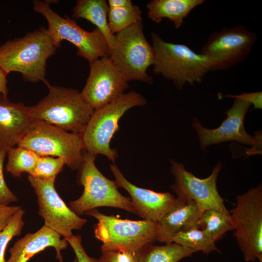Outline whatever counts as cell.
<instances>
[{"label": "cell", "instance_id": "cell-18", "mask_svg": "<svg viewBox=\"0 0 262 262\" xmlns=\"http://www.w3.org/2000/svg\"><path fill=\"white\" fill-rule=\"evenodd\" d=\"M61 236L44 225L35 232L28 233L16 241L9 249L10 256L6 262H27L34 255L49 247L55 249L56 258L59 262H63L61 251L67 247L68 242Z\"/></svg>", "mask_w": 262, "mask_h": 262}, {"label": "cell", "instance_id": "cell-12", "mask_svg": "<svg viewBox=\"0 0 262 262\" xmlns=\"http://www.w3.org/2000/svg\"><path fill=\"white\" fill-rule=\"evenodd\" d=\"M170 163L171 172L175 178L170 188L177 198L184 203L194 201L201 213L207 209H213L231 217L217 188V177L222 167L220 162L213 167L211 174L205 179L196 177L187 171L182 163L174 160H170Z\"/></svg>", "mask_w": 262, "mask_h": 262}, {"label": "cell", "instance_id": "cell-34", "mask_svg": "<svg viewBox=\"0 0 262 262\" xmlns=\"http://www.w3.org/2000/svg\"><path fill=\"white\" fill-rule=\"evenodd\" d=\"M108 5L109 8H125L131 6L132 1L131 0H108Z\"/></svg>", "mask_w": 262, "mask_h": 262}, {"label": "cell", "instance_id": "cell-36", "mask_svg": "<svg viewBox=\"0 0 262 262\" xmlns=\"http://www.w3.org/2000/svg\"><path fill=\"white\" fill-rule=\"evenodd\" d=\"M7 152L5 151L0 150V165H3V162Z\"/></svg>", "mask_w": 262, "mask_h": 262}, {"label": "cell", "instance_id": "cell-10", "mask_svg": "<svg viewBox=\"0 0 262 262\" xmlns=\"http://www.w3.org/2000/svg\"><path fill=\"white\" fill-rule=\"evenodd\" d=\"M17 146L39 156L63 158L73 170L79 169L83 162L84 148L81 134L69 132L42 120L33 119L30 129Z\"/></svg>", "mask_w": 262, "mask_h": 262}, {"label": "cell", "instance_id": "cell-14", "mask_svg": "<svg viewBox=\"0 0 262 262\" xmlns=\"http://www.w3.org/2000/svg\"><path fill=\"white\" fill-rule=\"evenodd\" d=\"M81 92L82 98L94 111L116 99L128 88V81L110 56L95 60Z\"/></svg>", "mask_w": 262, "mask_h": 262}, {"label": "cell", "instance_id": "cell-32", "mask_svg": "<svg viewBox=\"0 0 262 262\" xmlns=\"http://www.w3.org/2000/svg\"><path fill=\"white\" fill-rule=\"evenodd\" d=\"M3 165H0V202L9 205L17 202L18 198L7 186L3 177Z\"/></svg>", "mask_w": 262, "mask_h": 262}, {"label": "cell", "instance_id": "cell-1", "mask_svg": "<svg viewBox=\"0 0 262 262\" xmlns=\"http://www.w3.org/2000/svg\"><path fill=\"white\" fill-rule=\"evenodd\" d=\"M57 49L47 29L41 27L0 45V68L6 75L17 72L26 81H42L47 85V60Z\"/></svg>", "mask_w": 262, "mask_h": 262}, {"label": "cell", "instance_id": "cell-8", "mask_svg": "<svg viewBox=\"0 0 262 262\" xmlns=\"http://www.w3.org/2000/svg\"><path fill=\"white\" fill-rule=\"evenodd\" d=\"M110 57L128 82L152 83L147 71L154 64L155 54L144 35L142 19L116 34Z\"/></svg>", "mask_w": 262, "mask_h": 262}, {"label": "cell", "instance_id": "cell-30", "mask_svg": "<svg viewBox=\"0 0 262 262\" xmlns=\"http://www.w3.org/2000/svg\"><path fill=\"white\" fill-rule=\"evenodd\" d=\"M66 239L75 252L77 262H98V260L90 257L86 253L82 244L81 235L72 234Z\"/></svg>", "mask_w": 262, "mask_h": 262}, {"label": "cell", "instance_id": "cell-15", "mask_svg": "<svg viewBox=\"0 0 262 262\" xmlns=\"http://www.w3.org/2000/svg\"><path fill=\"white\" fill-rule=\"evenodd\" d=\"M234 98L231 107L225 112L227 117L216 129H209L194 118L192 126L197 133L201 148L205 150L209 146L229 141H236L254 146L261 144L262 135L252 136L246 131L244 121L250 103L239 98Z\"/></svg>", "mask_w": 262, "mask_h": 262}, {"label": "cell", "instance_id": "cell-3", "mask_svg": "<svg viewBox=\"0 0 262 262\" xmlns=\"http://www.w3.org/2000/svg\"><path fill=\"white\" fill-rule=\"evenodd\" d=\"M47 85L49 91L48 95L36 105L29 106L32 118L67 131L81 134L94 111L78 90L49 83Z\"/></svg>", "mask_w": 262, "mask_h": 262}, {"label": "cell", "instance_id": "cell-24", "mask_svg": "<svg viewBox=\"0 0 262 262\" xmlns=\"http://www.w3.org/2000/svg\"><path fill=\"white\" fill-rule=\"evenodd\" d=\"M7 154L6 169L14 177H20L24 172L29 173L40 156L32 150L20 146L10 148Z\"/></svg>", "mask_w": 262, "mask_h": 262}, {"label": "cell", "instance_id": "cell-2", "mask_svg": "<svg viewBox=\"0 0 262 262\" xmlns=\"http://www.w3.org/2000/svg\"><path fill=\"white\" fill-rule=\"evenodd\" d=\"M151 38L155 54L153 72L172 81L179 90L186 83H200L211 70V60L188 46L166 42L153 32Z\"/></svg>", "mask_w": 262, "mask_h": 262}, {"label": "cell", "instance_id": "cell-26", "mask_svg": "<svg viewBox=\"0 0 262 262\" xmlns=\"http://www.w3.org/2000/svg\"><path fill=\"white\" fill-rule=\"evenodd\" d=\"M142 11L137 5L125 8H109L108 25L111 33H117L142 19Z\"/></svg>", "mask_w": 262, "mask_h": 262}, {"label": "cell", "instance_id": "cell-35", "mask_svg": "<svg viewBox=\"0 0 262 262\" xmlns=\"http://www.w3.org/2000/svg\"><path fill=\"white\" fill-rule=\"evenodd\" d=\"M6 76L7 75L0 68V93L4 96H7L8 94Z\"/></svg>", "mask_w": 262, "mask_h": 262}, {"label": "cell", "instance_id": "cell-27", "mask_svg": "<svg viewBox=\"0 0 262 262\" xmlns=\"http://www.w3.org/2000/svg\"><path fill=\"white\" fill-rule=\"evenodd\" d=\"M66 164L61 157L54 158L49 156H40L33 169L28 173L33 177L49 179L56 178Z\"/></svg>", "mask_w": 262, "mask_h": 262}, {"label": "cell", "instance_id": "cell-37", "mask_svg": "<svg viewBox=\"0 0 262 262\" xmlns=\"http://www.w3.org/2000/svg\"><path fill=\"white\" fill-rule=\"evenodd\" d=\"M74 262H76V259H75V261H74Z\"/></svg>", "mask_w": 262, "mask_h": 262}, {"label": "cell", "instance_id": "cell-7", "mask_svg": "<svg viewBox=\"0 0 262 262\" xmlns=\"http://www.w3.org/2000/svg\"><path fill=\"white\" fill-rule=\"evenodd\" d=\"M33 3V10L46 19L48 32L57 48L60 47L63 40H67L77 47V55L85 58L89 63L104 56H110L107 41L98 28L92 32L84 30L68 16H59L47 1L35 0Z\"/></svg>", "mask_w": 262, "mask_h": 262}, {"label": "cell", "instance_id": "cell-4", "mask_svg": "<svg viewBox=\"0 0 262 262\" xmlns=\"http://www.w3.org/2000/svg\"><path fill=\"white\" fill-rule=\"evenodd\" d=\"M146 104V99L140 94L130 91L94 111L81 133L84 149L95 156L103 155L114 162L118 154L116 149L111 147L110 142L119 130L120 119L129 109Z\"/></svg>", "mask_w": 262, "mask_h": 262}, {"label": "cell", "instance_id": "cell-25", "mask_svg": "<svg viewBox=\"0 0 262 262\" xmlns=\"http://www.w3.org/2000/svg\"><path fill=\"white\" fill-rule=\"evenodd\" d=\"M172 242L197 252L201 251L205 254L213 251L221 253L216 246L215 242L198 228L179 232L174 236Z\"/></svg>", "mask_w": 262, "mask_h": 262}, {"label": "cell", "instance_id": "cell-23", "mask_svg": "<svg viewBox=\"0 0 262 262\" xmlns=\"http://www.w3.org/2000/svg\"><path fill=\"white\" fill-rule=\"evenodd\" d=\"M199 228L214 242L220 240L227 231L234 229L231 217L213 209L203 211L198 220Z\"/></svg>", "mask_w": 262, "mask_h": 262}, {"label": "cell", "instance_id": "cell-33", "mask_svg": "<svg viewBox=\"0 0 262 262\" xmlns=\"http://www.w3.org/2000/svg\"><path fill=\"white\" fill-rule=\"evenodd\" d=\"M228 97H237L242 98L251 104H253L254 108L262 109V92H257L250 93H243L242 94L239 95H227Z\"/></svg>", "mask_w": 262, "mask_h": 262}, {"label": "cell", "instance_id": "cell-21", "mask_svg": "<svg viewBox=\"0 0 262 262\" xmlns=\"http://www.w3.org/2000/svg\"><path fill=\"white\" fill-rule=\"evenodd\" d=\"M108 10L105 0H78L73 8L72 16L76 19H85L95 25L105 36L110 49L115 35L111 33L108 27Z\"/></svg>", "mask_w": 262, "mask_h": 262}, {"label": "cell", "instance_id": "cell-22", "mask_svg": "<svg viewBox=\"0 0 262 262\" xmlns=\"http://www.w3.org/2000/svg\"><path fill=\"white\" fill-rule=\"evenodd\" d=\"M197 252L175 243L157 246L147 245L137 252L138 262H178Z\"/></svg>", "mask_w": 262, "mask_h": 262}, {"label": "cell", "instance_id": "cell-29", "mask_svg": "<svg viewBox=\"0 0 262 262\" xmlns=\"http://www.w3.org/2000/svg\"><path fill=\"white\" fill-rule=\"evenodd\" d=\"M137 251L126 249L102 251L98 262H138Z\"/></svg>", "mask_w": 262, "mask_h": 262}, {"label": "cell", "instance_id": "cell-13", "mask_svg": "<svg viewBox=\"0 0 262 262\" xmlns=\"http://www.w3.org/2000/svg\"><path fill=\"white\" fill-rule=\"evenodd\" d=\"M55 179L28 176L37 196L39 214L44 218V225L66 239L73 234V230L81 229L87 220L75 213L59 196L54 187Z\"/></svg>", "mask_w": 262, "mask_h": 262}, {"label": "cell", "instance_id": "cell-19", "mask_svg": "<svg viewBox=\"0 0 262 262\" xmlns=\"http://www.w3.org/2000/svg\"><path fill=\"white\" fill-rule=\"evenodd\" d=\"M201 212L196 203L189 201L165 214L159 222L157 241L165 244L172 242L179 232L199 228L198 220Z\"/></svg>", "mask_w": 262, "mask_h": 262}, {"label": "cell", "instance_id": "cell-31", "mask_svg": "<svg viewBox=\"0 0 262 262\" xmlns=\"http://www.w3.org/2000/svg\"><path fill=\"white\" fill-rule=\"evenodd\" d=\"M21 208L19 206H10L0 202V232L8 226Z\"/></svg>", "mask_w": 262, "mask_h": 262}, {"label": "cell", "instance_id": "cell-28", "mask_svg": "<svg viewBox=\"0 0 262 262\" xmlns=\"http://www.w3.org/2000/svg\"><path fill=\"white\" fill-rule=\"evenodd\" d=\"M25 211L22 207L14 215L8 226L0 232V262H6L4 258L7 246L12 239L20 235L24 222Z\"/></svg>", "mask_w": 262, "mask_h": 262}, {"label": "cell", "instance_id": "cell-20", "mask_svg": "<svg viewBox=\"0 0 262 262\" xmlns=\"http://www.w3.org/2000/svg\"><path fill=\"white\" fill-rule=\"evenodd\" d=\"M204 0H153L147 4L148 17L159 23L163 18L172 21L175 28L182 26L191 11L203 3Z\"/></svg>", "mask_w": 262, "mask_h": 262}, {"label": "cell", "instance_id": "cell-17", "mask_svg": "<svg viewBox=\"0 0 262 262\" xmlns=\"http://www.w3.org/2000/svg\"><path fill=\"white\" fill-rule=\"evenodd\" d=\"M33 119L29 106L0 95V150L6 152L17 145L30 129Z\"/></svg>", "mask_w": 262, "mask_h": 262}, {"label": "cell", "instance_id": "cell-16", "mask_svg": "<svg viewBox=\"0 0 262 262\" xmlns=\"http://www.w3.org/2000/svg\"><path fill=\"white\" fill-rule=\"evenodd\" d=\"M110 168L117 186L129 193L136 214L144 220L159 222L165 214L185 203L169 192H157L136 186L124 177L115 164H110Z\"/></svg>", "mask_w": 262, "mask_h": 262}, {"label": "cell", "instance_id": "cell-6", "mask_svg": "<svg viewBox=\"0 0 262 262\" xmlns=\"http://www.w3.org/2000/svg\"><path fill=\"white\" fill-rule=\"evenodd\" d=\"M97 156L83 151V162L79 168L78 182L84 189L82 196L69 203V208L77 215L98 207L120 208L136 214L131 198L119 193L115 180L105 177L97 167Z\"/></svg>", "mask_w": 262, "mask_h": 262}, {"label": "cell", "instance_id": "cell-9", "mask_svg": "<svg viewBox=\"0 0 262 262\" xmlns=\"http://www.w3.org/2000/svg\"><path fill=\"white\" fill-rule=\"evenodd\" d=\"M238 246L246 262H262V187L239 195L229 211Z\"/></svg>", "mask_w": 262, "mask_h": 262}, {"label": "cell", "instance_id": "cell-5", "mask_svg": "<svg viewBox=\"0 0 262 262\" xmlns=\"http://www.w3.org/2000/svg\"><path fill=\"white\" fill-rule=\"evenodd\" d=\"M84 213L98 220L94 231L95 237L103 243L102 251L119 249L137 251L157 241L158 222L121 219L104 214L96 209Z\"/></svg>", "mask_w": 262, "mask_h": 262}, {"label": "cell", "instance_id": "cell-11", "mask_svg": "<svg viewBox=\"0 0 262 262\" xmlns=\"http://www.w3.org/2000/svg\"><path fill=\"white\" fill-rule=\"evenodd\" d=\"M257 40V35L242 25L224 28L210 35L200 54L211 60V71L229 69L248 56Z\"/></svg>", "mask_w": 262, "mask_h": 262}]
</instances>
